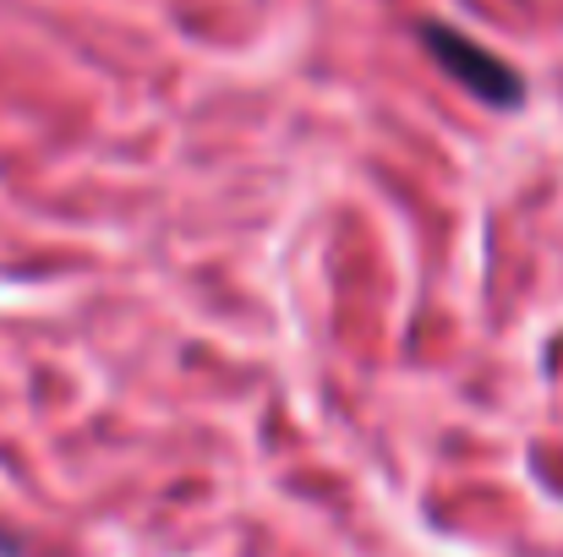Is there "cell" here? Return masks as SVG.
<instances>
[{"label":"cell","instance_id":"6da1fadb","mask_svg":"<svg viewBox=\"0 0 563 557\" xmlns=\"http://www.w3.org/2000/svg\"><path fill=\"white\" fill-rule=\"evenodd\" d=\"M421 49L471 93V99H482V104H493V110H520L526 104V77L498 55V49H487L482 38H471L465 27H454V22H421Z\"/></svg>","mask_w":563,"mask_h":557}]
</instances>
